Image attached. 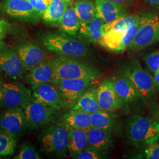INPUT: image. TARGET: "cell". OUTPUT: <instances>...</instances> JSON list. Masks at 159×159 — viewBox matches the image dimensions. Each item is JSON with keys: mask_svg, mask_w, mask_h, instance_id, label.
Masks as SVG:
<instances>
[{"mask_svg": "<svg viewBox=\"0 0 159 159\" xmlns=\"http://www.w3.org/2000/svg\"><path fill=\"white\" fill-rule=\"evenodd\" d=\"M156 120L158 121L159 122V113H158V114L157 115V117H156Z\"/></svg>", "mask_w": 159, "mask_h": 159, "instance_id": "40", "label": "cell"}, {"mask_svg": "<svg viewBox=\"0 0 159 159\" xmlns=\"http://www.w3.org/2000/svg\"><path fill=\"white\" fill-rule=\"evenodd\" d=\"M127 135L134 146L142 148L159 139V122L139 115L132 116L128 123Z\"/></svg>", "mask_w": 159, "mask_h": 159, "instance_id": "3", "label": "cell"}, {"mask_svg": "<svg viewBox=\"0 0 159 159\" xmlns=\"http://www.w3.org/2000/svg\"><path fill=\"white\" fill-rule=\"evenodd\" d=\"M146 3L151 6H159V0H144Z\"/></svg>", "mask_w": 159, "mask_h": 159, "instance_id": "37", "label": "cell"}, {"mask_svg": "<svg viewBox=\"0 0 159 159\" xmlns=\"http://www.w3.org/2000/svg\"><path fill=\"white\" fill-rule=\"evenodd\" d=\"M51 60L54 69V81L60 80L83 79L96 81L101 77V73L96 68L72 58L56 57Z\"/></svg>", "mask_w": 159, "mask_h": 159, "instance_id": "2", "label": "cell"}, {"mask_svg": "<svg viewBox=\"0 0 159 159\" xmlns=\"http://www.w3.org/2000/svg\"><path fill=\"white\" fill-rule=\"evenodd\" d=\"M27 127L36 129L45 126L56 119L60 111L39 102L34 98L23 108Z\"/></svg>", "mask_w": 159, "mask_h": 159, "instance_id": "7", "label": "cell"}, {"mask_svg": "<svg viewBox=\"0 0 159 159\" xmlns=\"http://www.w3.org/2000/svg\"><path fill=\"white\" fill-rule=\"evenodd\" d=\"M96 17L101 18L105 23L128 15L127 6L107 0H95Z\"/></svg>", "mask_w": 159, "mask_h": 159, "instance_id": "16", "label": "cell"}, {"mask_svg": "<svg viewBox=\"0 0 159 159\" xmlns=\"http://www.w3.org/2000/svg\"><path fill=\"white\" fill-rule=\"evenodd\" d=\"M107 1H110L120 3V4H122L125 6L128 5V4H129L130 2V0H107Z\"/></svg>", "mask_w": 159, "mask_h": 159, "instance_id": "38", "label": "cell"}, {"mask_svg": "<svg viewBox=\"0 0 159 159\" xmlns=\"http://www.w3.org/2000/svg\"><path fill=\"white\" fill-rule=\"evenodd\" d=\"M2 83H1L0 82V105L2 103Z\"/></svg>", "mask_w": 159, "mask_h": 159, "instance_id": "39", "label": "cell"}, {"mask_svg": "<svg viewBox=\"0 0 159 159\" xmlns=\"http://www.w3.org/2000/svg\"><path fill=\"white\" fill-rule=\"evenodd\" d=\"M74 8L80 24L88 22L96 16V8L92 0H77Z\"/></svg>", "mask_w": 159, "mask_h": 159, "instance_id": "27", "label": "cell"}, {"mask_svg": "<svg viewBox=\"0 0 159 159\" xmlns=\"http://www.w3.org/2000/svg\"><path fill=\"white\" fill-rule=\"evenodd\" d=\"M57 25L64 33L74 36L79 32L80 27L79 18L74 6L68 7Z\"/></svg>", "mask_w": 159, "mask_h": 159, "instance_id": "26", "label": "cell"}, {"mask_svg": "<svg viewBox=\"0 0 159 159\" xmlns=\"http://www.w3.org/2000/svg\"><path fill=\"white\" fill-rule=\"evenodd\" d=\"M107 151H99L92 148L87 147L81 153L74 157L77 159H104L107 155Z\"/></svg>", "mask_w": 159, "mask_h": 159, "instance_id": "31", "label": "cell"}, {"mask_svg": "<svg viewBox=\"0 0 159 159\" xmlns=\"http://www.w3.org/2000/svg\"><path fill=\"white\" fill-rule=\"evenodd\" d=\"M105 23L98 17L93 18L86 23H81L79 34L89 42L99 43L102 37V28Z\"/></svg>", "mask_w": 159, "mask_h": 159, "instance_id": "21", "label": "cell"}, {"mask_svg": "<svg viewBox=\"0 0 159 159\" xmlns=\"http://www.w3.org/2000/svg\"><path fill=\"white\" fill-rule=\"evenodd\" d=\"M119 71L136 88L143 98L153 96L156 89L154 77L143 68L138 60L132 58L126 61L119 66Z\"/></svg>", "mask_w": 159, "mask_h": 159, "instance_id": "4", "label": "cell"}, {"mask_svg": "<svg viewBox=\"0 0 159 159\" xmlns=\"http://www.w3.org/2000/svg\"><path fill=\"white\" fill-rule=\"evenodd\" d=\"M97 97L100 110L115 111L123 108L124 103L116 91L111 79L103 80L97 88Z\"/></svg>", "mask_w": 159, "mask_h": 159, "instance_id": "12", "label": "cell"}, {"mask_svg": "<svg viewBox=\"0 0 159 159\" xmlns=\"http://www.w3.org/2000/svg\"><path fill=\"white\" fill-rule=\"evenodd\" d=\"M111 80L116 91L125 105L128 106L143 98L136 88L125 77L120 74Z\"/></svg>", "mask_w": 159, "mask_h": 159, "instance_id": "18", "label": "cell"}, {"mask_svg": "<svg viewBox=\"0 0 159 159\" xmlns=\"http://www.w3.org/2000/svg\"><path fill=\"white\" fill-rule=\"evenodd\" d=\"M70 127L61 121H52L47 125L42 133L41 142L46 153L66 156L68 150Z\"/></svg>", "mask_w": 159, "mask_h": 159, "instance_id": "5", "label": "cell"}, {"mask_svg": "<svg viewBox=\"0 0 159 159\" xmlns=\"http://www.w3.org/2000/svg\"><path fill=\"white\" fill-rule=\"evenodd\" d=\"M16 144V136L0 129V156H9L14 153Z\"/></svg>", "mask_w": 159, "mask_h": 159, "instance_id": "29", "label": "cell"}, {"mask_svg": "<svg viewBox=\"0 0 159 159\" xmlns=\"http://www.w3.org/2000/svg\"><path fill=\"white\" fill-rule=\"evenodd\" d=\"M158 70H157V71H158Z\"/></svg>", "mask_w": 159, "mask_h": 159, "instance_id": "42", "label": "cell"}, {"mask_svg": "<svg viewBox=\"0 0 159 159\" xmlns=\"http://www.w3.org/2000/svg\"><path fill=\"white\" fill-rule=\"evenodd\" d=\"M154 80L155 82V84L156 86V88L159 89V70L156 71L154 73Z\"/></svg>", "mask_w": 159, "mask_h": 159, "instance_id": "36", "label": "cell"}, {"mask_svg": "<svg viewBox=\"0 0 159 159\" xmlns=\"http://www.w3.org/2000/svg\"><path fill=\"white\" fill-rule=\"evenodd\" d=\"M11 29V24L4 19H0V46L4 44L3 41Z\"/></svg>", "mask_w": 159, "mask_h": 159, "instance_id": "35", "label": "cell"}, {"mask_svg": "<svg viewBox=\"0 0 159 159\" xmlns=\"http://www.w3.org/2000/svg\"><path fill=\"white\" fill-rule=\"evenodd\" d=\"M2 102L8 108H23L33 98L29 89L19 83H2Z\"/></svg>", "mask_w": 159, "mask_h": 159, "instance_id": "9", "label": "cell"}, {"mask_svg": "<svg viewBox=\"0 0 159 159\" xmlns=\"http://www.w3.org/2000/svg\"><path fill=\"white\" fill-rule=\"evenodd\" d=\"M88 147L87 131L83 129L70 127L68 150L70 156L74 158Z\"/></svg>", "mask_w": 159, "mask_h": 159, "instance_id": "24", "label": "cell"}, {"mask_svg": "<svg viewBox=\"0 0 159 159\" xmlns=\"http://www.w3.org/2000/svg\"><path fill=\"white\" fill-rule=\"evenodd\" d=\"M93 82L90 80L74 79L60 80L52 83L60 91L65 108L71 109L80 97L90 88Z\"/></svg>", "mask_w": 159, "mask_h": 159, "instance_id": "8", "label": "cell"}, {"mask_svg": "<svg viewBox=\"0 0 159 159\" xmlns=\"http://www.w3.org/2000/svg\"><path fill=\"white\" fill-rule=\"evenodd\" d=\"M72 110L84 111L91 114L100 110L97 97V88H89L74 103Z\"/></svg>", "mask_w": 159, "mask_h": 159, "instance_id": "23", "label": "cell"}, {"mask_svg": "<svg viewBox=\"0 0 159 159\" xmlns=\"http://www.w3.org/2000/svg\"><path fill=\"white\" fill-rule=\"evenodd\" d=\"M60 121L70 127L86 131L91 127V115L80 110L70 109L60 117Z\"/></svg>", "mask_w": 159, "mask_h": 159, "instance_id": "22", "label": "cell"}, {"mask_svg": "<svg viewBox=\"0 0 159 159\" xmlns=\"http://www.w3.org/2000/svg\"><path fill=\"white\" fill-rule=\"evenodd\" d=\"M140 17V14L127 15L119 18L113 22L105 23L102 26V34L109 31H124L129 29L135 22L137 18Z\"/></svg>", "mask_w": 159, "mask_h": 159, "instance_id": "28", "label": "cell"}, {"mask_svg": "<svg viewBox=\"0 0 159 159\" xmlns=\"http://www.w3.org/2000/svg\"><path fill=\"white\" fill-rule=\"evenodd\" d=\"M25 1H28V0H25Z\"/></svg>", "mask_w": 159, "mask_h": 159, "instance_id": "41", "label": "cell"}, {"mask_svg": "<svg viewBox=\"0 0 159 159\" xmlns=\"http://www.w3.org/2000/svg\"><path fill=\"white\" fill-rule=\"evenodd\" d=\"M144 60L149 70L154 73L159 68V50L154 51L147 55Z\"/></svg>", "mask_w": 159, "mask_h": 159, "instance_id": "33", "label": "cell"}, {"mask_svg": "<svg viewBox=\"0 0 159 159\" xmlns=\"http://www.w3.org/2000/svg\"><path fill=\"white\" fill-rule=\"evenodd\" d=\"M27 81L34 90L41 84L52 83L54 81V69L51 60H44L30 71Z\"/></svg>", "mask_w": 159, "mask_h": 159, "instance_id": "20", "label": "cell"}, {"mask_svg": "<svg viewBox=\"0 0 159 159\" xmlns=\"http://www.w3.org/2000/svg\"><path fill=\"white\" fill-rule=\"evenodd\" d=\"M143 152L137 158L159 159V139L142 147Z\"/></svg>", "mask_w": 159, "mask_h": 159, "instance_id": "30", "label": "cell"}, {"mask_svg": "<svg viewBox=\"0 0 159 159\" xmlns=\"http://www.w3.org/2000/svg\"><path fill=\"white\" fill-rule=\"evenodd\" d=\"M70 5V0H52L42 18L46 23L57 24Z\"/></svg>", "mask_w": 159, "mask_h": 159, "instance_id": "25", "label": "cell"}, {"mask_svg": "<svg viewBox=\"0 0 159 159\" xmlns=\"http://www.w3.org/2000/svg\"><path fill=\"white\" fill-rule=\"evenodd\" d=\"M0 68L9 77L16 80L21 78L26 70L16 48L4 44L0 46Z\"/></svg>", "mask_w": 159, "mask_h": 159, "instance_id": "10", "label": "cell"}, {"mask_svg": "<svg viewBox=\"0 0 159 159\" xmlns=\"http://www.w3.org/2000/svg\"><path fill=\"white\" fill-rule=\"evenodd\" d=\"M159 42V14L148 12L140 14L139 28L129 46L130 51L142 50Z\"/></svg>", "mask_w": 159, "mask_h": 159, "instance_id": "6", "label": "cell"}, {"mask_svg": "<svg viewBox=\"0 0 159 159\" xmlns=\"http://www.w3.org/2000/svg\"><path fill=\"white\" fill-rule=\"evenodd\" d=\"M15 48L26 70H31L45 60V52L37 44L23 43Z\"/></svg>", "mask_w": 159, "mask_h": 159, "instance_id": "15", "label": "cell"}, {"mask_svg": "<svg viewBox=\"0 0 159 159\" xmlns=\"http://www.w3.org/2000/svg\"><path fill=\"white\" fill-rule=\"evenodd\" d=\"M2 10L10 17L29 23H37L41 18L29 1L4 0Z\"/></svg>", "mask_w": 159, "mask_h": 159, "instance_id": "11", "label": "cell"}, {"mask_svg": "<svg viewBox=\"0 0 159 159\" xmlns=\"http://www.w3.org/2000/svg\"><path fill=\"white\" fill-rule=\"evenodd\" d=\"M16 159H40L41 156L32 146L30 144L24 145L19 153L16 157Z\"/></svg>", "mask_w": 159, "mask_h": 159, "instance_id": "32", "label": "cell"}, {"mask_svg": "<svg viewBox=\"0 0 159 159\" xmlns=\"http://www.w3.org/2000/svg\"><path fill=\"white\" fill-rule=\"evenodd\" d=\"M27 126L23 108H8L0 116V129L17 136Z\"/></svg>", "mask_w": 159, "mask_h": 159, "instance_id": "14", "label": "cell"}, {"mask_svg": "<svg viewBox=\"0 0 159 159\" xmlns=\"http://www.w3.org/2000/svg\"><path fill=\"white\" fill-rule=\"evenodd\" d=\"M72 36L65 33L50 32L42 34L40 39L46 48L61 56L72 58L87 56L88 46Z\"/></svg>", "mask_w": 159, "mask_h": 159, "instance_id": "1", "label": "cell"}, {"mask_svg": "<svg viewBox=\"0 0 159 159\" xmlns=\"http://www.w3.org/2000/svg\"><path fill=\"white\" fill-rule=\"evenodd\" d=\"M34 9L40 14L42 18V15L47 8L51 4L52 0H28Z\"/></svg>", "mask_w": 159, "mask_h": 159, "instance_id": "34", "label": "cell"}, {"mask_svg": "<svg viewBox=\"0 0 159 159\" xmlns=\"http://www.w3.org/2000/svg\"><path fill=\"white\" fill-rule=\"evenodd\" d=\"M91 127L108 131L112 134L119 135L121 133V123L119 116L114 111L99 110L90 114Z\"/></svg>", "mask_w": 159, "mask_h": 159, "instance_id": "17", "label": "cell"}, {"mask_svg": "<svg viewBox=\"0 0 159 159\" xmlns=\"http://www.w3.org/2000/svg\"><path fill=\"white\" fill-rule=\"evenodd\" d=\"M88 147L99 151H108L114 146L112 134L102 129L91 127L87 130Z\"/></svg>", "mask_w": 159, "mask_h": 159, "instance_id": "19", "label": "cell"}, {"mask_svg": "<svg viewBox=\"0 0 159 159\" xmlns=\"http://www.w3.org/2000/svg\"><path fill=\"white\" fill-rule=\"evenodd\" d=\"M33 98L59 111L65 108L63 98L57 86L51 83L41 84L34 89Z\"/></svg>", "mask_w": 159, "mask_h": 159, "instance_id": "13", "label": "cell"}]
</instances>
